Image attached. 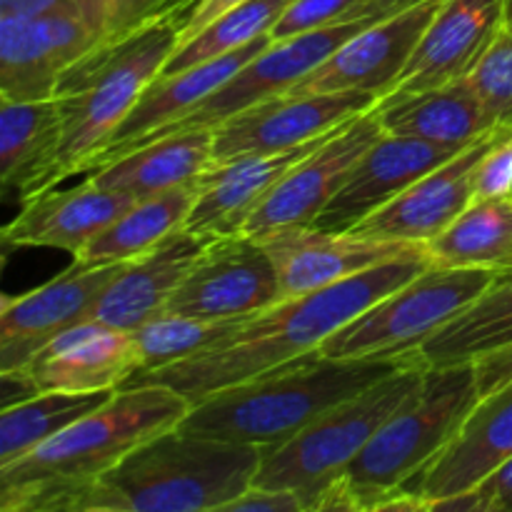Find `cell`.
Returning a JSON list of instances; mask_svg holds the SVG:
<instances>
[{
  "label": "cell",
  "instance_id": "obj_45",
  "mask_svg": "<svg viewBox=\"0 0 512 512\" xmlns=\"http://www.w3.org/2000/svg\"><path fill=\"white\" fill-rule=\"evenodd\" d=\"M503 25L512 30V0H503Z\"/></svg>",
  "mask_w": 512,
  "mask_h": 512
},
{
  "label": "cell",
  "instance_id": "obj_22",
  "mask_svg": "<svg viewBox=\"0 0 512 512\" xmlns=\"http://www.w3.org/2000/svg\"><path fill=\"white\" fill-rule=\"evenodd\" d=\"M270 43H273V38L268 35V38L255 40L253 45H245V48L235 50V53L223 55V58L218 60H210V63L195 65V68L188 70H178V73L158 75V78L143 90L138 103L133 105L128 118H125L123 123H120V128L115 130L113 138L108 140V145L100 150L93 170L103 168V165L133 153V150L140 148L145 140L158 135L160 130H165L168 125L178 123L180 118H185L190 110H195L203 100H208L215 90L223 88V85L228 83L243 65H248L255 55L263 53ZM93 170H90V173H93Z\"/></svg>",
  "mask_w": 512,
  "mask_h": 512
},
{
  "label": "cell",
  "instance_id": "obj_2",
  "mask_svg": "<svg viewBox=\"0 0 512 512\" xmlns=\"http://www.w3.org/2000/svg\"><path fill=\"white\" fill-rule=\"evenodd\" d=\"M190 408L188 398L165 385L118 390L103 408L0 468V512H68L135 448L178 428Z\"/></svg>",
  "mask_w": 512,
  "mask_h": 512
},
{
  "label": "cell",
  "instance_id": "obj_24",
  "mask_svg": "<svg viewBox=\"0 0 512 512\" xmlns=\"http://www.w3.org/2000/svg\"><path fill=\"white\" fill-rule=\"evenodd\" d=\"M335 133V130H333ZM333 133L320 135L300 148L283 150L270 155H245V158L218 163L200 178L198 198H195L185 230L208 238L238 235L245 220L255 208L278 188L280 180L315 148L325 143Z\"/></svg>",
  "mask_w": 512,
  "mask_h": 512
},
{
  "label": "cell",
  "instance_id": "obj_36",
  "mask_svg": "<svg viewBox=\"0 0 512 512\" xmlns=\"http://www.w3.org/2000/svg\"><path fill=\"white\" fill-rule=\"evenodd\" d=\"M475 198L512 195V128L498 130L473 173Z\"/></svg>",
  "mask_w": 512,
  "mask_h": 512
},
{
  "label": "cell",
  "instance_id": "obj_34",
  "mask_svg": "<svg viewBox=\"0 0 512 512\" xmlns=\"http://www.w3.org/2000/svg\"><path fill=\"white\" fill-rule=\"evenodd\" d=\"M245 320L248 318L200 320L185 318V315H160V318L150 320V323H145L143 328L133 333L140 353V363H143L138 375L170 368V365L183 363V360L195 358V355L215 348L225 338H230Z\"/></svg>",
  "mask_w": 512,
  "mask_h": 512
},
{
  "label": "cell",
  "instance_id": "obj_38",
  "mask_svg": "<svg viewBox=\"0 0 512 512\" xmlns=\"http://www.w3.org/2000/svg\"><path fill=\"white\" fill-rule=\"evenodd\" d=\"M475 375H478L480 398L512 385V345L475 360Z\"/></svg>",
  "mask_w": 512,
  "mask_h": 512
},
{
  "label": "cell",
  "instance_id": "obj_26",
  "mask_svg": "<svg viewBox=\"0 0 512 512\" xmlns=\"http://www.w3.org/2000/svg\"><path fill=\"white\" fill-rule=\"evenodd\" d=\"M378 118L385 133L463 150L495 133L468 78L410 95L380 98Z\"/></svg>",
  "mask_w": 512,
  "mask_h": 512
},
{
  "label": "cell",
  "instance_id": "obj_7",
  "mask_svg": "<svg viewBox=\"0 0 512 512\" xmlns=\"http://www.w3.org/2000/svg\"><path fill=\"white\" fill-rule=\"evenodd\" d=\"M425 373L428 368L410 355L368 390L330 408L293 440L265 453L253 488L295 493L310 508L345 478L385 420L420 388Z\"/></svg>",
  "mask_w": 512,
  "mask_h": 512
},
{
  "label": "cell",
  "instance_id": "obj_4",
  "mask_svg": "<svg viewBox=\"0 0 512 512\" xmlns=\"http://www.w3.org/2000/svg\"><path fill=\"white\" fill-rule=\"evenodd\" d=\"M268 450L183 433L155 435L85 488L68 512L118 505L133 512H205L248 493Z\"/></svg>",
  "mask_w": 512,
  "mask_h": 512
},
{
  "label": "cell",
  "instance_id": "obj_14",
  "mask_svg": "<svg viewBox=\"0 0 512 512\" xmlns=\"http://www.w3.org/2000/svg\"><path fill=\"white\" fill-rule=\"evenodd\" d=\"M258 240L273 258L283 298L330 288L393 260L430 258L428 245L380 240L355 230H325L318 225L273 230Z\"/></svg>",
  "mask_w": 512,
  "mask_h": 512
},
{
  "label": "cell",
  "instance_id": "obj_6",
  "mask_svg": "<svg viewBox=\"0 0 512 512\" xmlns=\"http://www.w3.org/2000/svg\"><path fill=\"white\" fill-rule=\"evenodd\" d=\"M183 25V20H168L133 35L60 88L63 143L50 175V188L70 175L93 170L100 150L128 118L143 90L163 75L178 50Z\"/></svg>",
  "mask_w": 512,
  "mask_h": 512
},
{
  "label": "cell",
  "instance_id": "obj_46",
  "mask_svg": "<svg viewBox=\"0 0 512 512\" xmlns=\"http://www.w3.org/2000/svg\"><path fill=\"white\" fill-rule=\"evenodd\" d=\"M485 512H500V510L493 508V505H488V510H485Z\"/></svg>",
  "mask_w": 512,
  "mask_h": 512
},
{
  "label": "cell",
  "instance_id": "obj_39",
  "mask_svg": "<svg viewBox=\"0 0 512 512\" xmlns=\"http://www.w3.org/2000/svg\"><path fill=\"white\" fill-rule=\"evenodd\" d=\"M243 3H248V0H200V3L195 5L193 13H190L188 23H185L183 30H180L178 48L183 43H188V40H193L198 33H203V30L208 28L210 23H215L220 15H225L228 10L238 8V5Z\"/></svg>",
  "mask_w": 512,
  "mask_h": 512
},
{
  "label": "cell",
  "instance_id": "obj_41",
  "mask_svg": "<svg viewBox=\"0 0 512 512\" xmlns=\"http://www.w3.org/2000/svg\"><path fill=\"white\" fill-rule=\"evenodd\" d=\"M480 488L488 493L490 505L500 512H512V458L500 470H495Z\"/></svg>",
  "mask_w": 512,
  "mask_h": 512
},
{
  "label": "cell",
  "instance_id": "obj_43",
  "mask_svg": "<svg viewBox=\"0 0 512 512\" xmlns=\"http://www.w3.org/2000/svg\"><path fill=\"white\" fill-rule=\"evenodd\" d=\"M430 500L415 490H400V493L383 498L380 503L368 505L363 512H428Z\"/></svg>",
  "mask_w": 512,
  "mask_h": 512
},
{
  "label": "cell",
  "instance_id": "obj_31",
  "mask_svg": "<svg viewBox=\"0 0 512 512\" xmlns=\"http://www.w3.org/2000/svg\"><path fill=\"white\" fill-rule=\"evenodd\" d=\"M435 268H512V195L475 198L438 238L428 243Z\"/></svg>",
  "mask_w": 512,
  "mask_h": 512
},
{
  "label": "cell",
  "instance_id": "obj_15",
  "mask_svg": "<svg viewBox=\"0 0 512 512\" xmlns=\"http://www.w3.org/2000/svg\"><path fill=\"white\" fill-rule=\"evenodd\" d=\"M440 3L443 0H415L368 25L285 95L368 93L385 98L408 68Z\"/></svg>",
  "mask_w": 512,
  "mask_h": 512
},
{
  "label": "cell",
  "instance_id": "obj_40",
  "mask_svg": "<svg viewBox=\"0 0 512 512\" xmlns=\"http://www.w3.org/2000/svg\"><path fill=\"white\" fill-rule=\"evenodd\" d=\"M305 512H363V505L358 503V498H355V493L343 478L323 498L315 500L310 508H305Z\"/></svg>",
  "mask_w": 512,
  "mask_h": 512
},
{
  "label": "cell",
  "instance_id": "obj_8",
  "mask_svg": "<svg viewBox=\"0 0 512 512\" xmlns=\"http://www.w3.org/2000/svg\"><path fill=\"white\" fill-rule=\"evenodd\" d=\"M498 275L495 270L430 265L330 335L320 353L338 360H400L415 355L443 325L475 303Z\"/></svg>",
  "mask_w": 512,
  "mask_h": 512
},
{
  "label": "cell",
  "instance_id": "obj_5",
  "mask_svg": "<svg viewBox=\"0 0 512 512\" xmlns=\"http://www.w3.org/2000/svg\"><path fill=\"white\" fill-rule=\"evenodd\" d=\"M480 400L475 363L428 368L420 388L385 420L345 473L363 508L408 490L453 443Z\"/></svg>",
  "mask_w": 512,
  "mask_h": 512
},
{
  "label": "cell",
  "instance_id": "obj_30",
  "mask_svg": "<svg viewBox=\"0 0 512 512\" xmlns=\"http://www.w3.org/2000/svg\"><path fill=\"white\" fill-rule=\"evenodd\" d=\"M512 345V273L498 280L438 330L413 358L425 368L475 363L495 350Z\"/></svg>",
  "mask_w": 512,
  "mask_h": 512
},
{
  "label": "cell",
  "instance_id": "obj_23",
  "mask_svg": "<svg viewBox=\"0 0 512 512\" xmlns=\"http://www.w3.org/2000/svg\"><path fill=\"white\" fill-rule=\"evenodd\" d=\"M210 240L213 238L208 235L183 228L143 258L130 260L98 300L90 320L135 333L145 323L165 315L170 298L185 283Z\"/></svg>",
  "mask_w": 512,
  "mask_h": 512
},
{
  "label": "cell",
  "instance_id": "obj_29",
  "mask_svg": "<svg viewBox=\"0 0 512 512\" xmlns=\"http://www.w3.org/2000/svg\"><path fill=\"white\" fill-rule=\"evenodd\" d=\"M198 190L200 178L195 183L153 195V198L135 200L85 248V253L75 263L93 268V265L130 263V260L143 258L163 240L185 228Z\"/></svg>",
  "mask_w": 512,
  "mask_h": 512
},
{
  "label": "cell",
  "instance_id": "obj_42",
  "mask_svg": "<svg viewBox=\"0 0 512 512\" xmlns=\"http://www.w3.org/2000/svg\"><path fill=\"white\" fill-rule=\"evenodd\" d=\"M490 505L488 493L483 488L470 490V493L450 495V498L430 500L428 512H485Z\"/></svg>",
  "mask_w": 512,
  "mask_h": 512
},
{
  "label": "cell",
  "instance_id": "obj_18",
  "mask_svg": "<svg viewBox=\"0 0 512 512\" xmlns=\"http://www.w3.org/2000/svg\"><path fill=\"white\" fill-rule=\"evenodd\" d=\"M495 135L498 130L460 150L455 158L430 170L425 178L415 180L398 198H393L350 230L380 240L428 245L475 200V165L483 158Z\"/></svg>",
  "mask_w": 512,
  "mask_h": 512
},
{
  "label": "cell",
  "instance_id": "obj_10",
  "mask_svg": "<svg viewBox=\"0 0 512 512\" xmlns=\"http://www.w3.org/2000/svg\"><path fill=\"white\" fill-rule=\"evenodd\" d=\"M105 35L73 15L0 18V98H58L65 80L103 55Z\"/></svg>",
  "mask_w": 512,
  "mask_h": 512
},
{
  "label": "cell",
  "instance_id": "obj_27",
  "mask_svg": "<svg viewBox=\"0 0 512 512\" xmlns=\"http://www.w3.org/2000/svg\"><path fill=\"white\" fill-rule=\"evenodd\" d=\"M213 165V128H195L148 140L133 153L88 173V178L130 200H143L195 183Z\"/></svg>",
  "mask_w": 512,
  "mask_h": 512
},
{
  "label": "cell",
  "instance_id": "obj_13",
  "mask_svg": "<svg viewBox=\"0 0 512 512\" xmlns=\"http://www.w3.org/2000/svg\"><path fill=\"white\" fill-rule=\"evenodd\" d=\"M383 133L385 130L375 108L340 125L320 148L305 155L280 180L278 188L250 213L240 233L260 238L273 230L315 225V220L333 203L338 190L353 173L355 163Z\"/></svg>",
  "mask_w": 512,
  "mask_h": 512
},
{
  "label": "cell",
  "instance_id": "obj_11",
  "mask_svg": "<svg viewBox=\"0 0 512 512\" xmlns=\"http://www.w3.org/2000/svg\"><path fill=\"white\" fill-rule=\"evenodd\" d=\"M283 300L273 258L258 238H213L170 298L165 315L200 320H243Z\"/></svg>",
  "mask_w": 512,
  "mask_h": 512
},
{
  "label": "cell",
  "instance_id": "obj_32",
  "mask_svg": "<svg viewBox=\"0 0 512 512\" xmlns=\"http://www.w3.org/2000/svg\"><path fill=\"white\" fill-rule=\"evenodd\" d=\"M118 393V390H115ZM115 393H38L0 413V468L103 408Z\"/></svg>",
  "mask_w": 512,
  "mask_h": 512
},
{
  "label": "cell",
  "instance_id": "obj_37",
  "mask_svg": "<svg viewBox=\"0 0 512 512\" xmlns=\"http://www.w3.org/2000/svg\"><path fill=\"white\" fill-rule=\"evenodd\" d=\"M205 512H305L303 500L295 493H278V490L250 488L238 498L220 503Z\"/></svg>",
  "mask_w": 512,
  "mask_h": 512
},
{
  "label": "cell",
  "instance_id": "obj_33",
  "mask_svg": "<svg viewBox=\"0 0 512 512\" xmlns=\"http://www.w3.org/2000/svg\"><path fill=\"white\" fill-rule=\"evenodd\" d=\"M290 3L293 0H248V3L228 10L215 23H210L203 33L180 45L173 58L168 60L163 73L195 68V65L210 63V60L235 53L245 45H253L255 40L268 38L273 25L278 23L280 15L285 13Z\"/></svg>",
  "mask_w": 512,
  "mask_h": 512
},
{
  "label": "cell",
  "instance_id": "obj_47",
  "mask_svg": "<svg viewBox=\"0 0 512 512\" xmlns=\"http://www.w3.org/2000/svg\"><path fill=\"white\" fill-rule=\"evenodd\" d=\"M505 273H512V268H510V270H505Z\"/></svg>",
  "mask_w": 512,
  "mask_h": 512
},
{
  "label": "cell",
  "instance_id": "obj_17",
  "mask_svg": "<svg viewBox=\"0 0 512 512\" xmlns=\"http://www.w3.org/2000/svg\"><path fill=\"white\" fill-rule=\"evenodd\" d=\"M133 333L85 320L45 345L23 370H15L38 393H115L140 373Z\"/></svg>",
  "mask_w": 512,
  "mask_h": 512
},
{
  "label": "cell",
  "instance_id": "obj_19",
  "mask_svg": "<svg viewBox=\"0 0 512 512\" xmlns=\"http://www.w3.org/2000/svg\"><path fill=\"white\" fill-rule=\"evenodd\" d=\"M458 153L460 150L445 145L383 133L355 163L353 173L315 225L325 230L355 228L360 220L388 205L415 180L425 178L430 170L440 168Z\"/></svg>",
  "mask_w": 512,
  "mask_h": 512
},
{
  "label": "cell",
  "instance_id": "obj_9",
  "mask_svg": "<svg viewBox=\"0 0 512 512\" xmlns=\"http://www.w3.org/2000/svg\"><path fill=\"white\" fill-rule=\"evenodd\" d=\"M400 8H405V5H388V8L358 15V18L353 20L328 25V28L310 30V33L293 35V38L273 40L263 53L255 55L248 65H243L223 88L215 90V93L210 95L208 100H203L198 108L190 110V113L185 115V118H180L178 123L160 130L153 138L183 133V130L195 128H218L223 120L233 118V115L243 113V110L253 108V105L263 103V100L285 95L288 90H293L295 85L303 83L313 70H318L320 65H323L335 50L343 48L350 38H355V35L363 33L368 25L378 23L380 18H385V15L395 13V10ZM145 143H148V140H145Z\"/></svg>",
  "mask_w": 512,
  "mask_h": 512
},
{
  "label": "cell",
  "instance_id": "obj_12",
  "mask_svg": "<svg viewBox=\"0 0 512 512\" xmlns=\"http://www.w3.org/2000/svg\"><path fill=\"white\" fill-rule=\"evenodd\" d=\"M128 263L80 265L55 275L40 288L10 298L0 305V375L23 370L45 345L93 315L115 278Z\"/></svg>",
  "mask_w": 512,
  "mask_h": 512
},
{
  "label": "cell",
  "instance_id": "obj_16",
  "mask_svg": "<svg viewBox=\"0 0 512 512\" xmlns=\"http://www.w3.org/2000/svg\"><path fill=\"white\" fill-rule=\"evenodd\" d=\"M380 98L368 93L278 95L213 128V160L230 163L245 155H270L300 148L368 113Z\"/></svg>",
  "mask_w": 512,
  "mask_h": 512
},
{
  "label": "cell",
  "instance_id": "obj_1",
  "mask_svg": "<svg viewBox=\"0 0 512 512\" xmlns=\"http://www.w3.org/2000/svg\"><path fill=\"white\" fill-rule=\"evenodd\" d=\"M430 265V258L393 260L330 288L278 300L263 313L245 320L215 348L170 368L135 375L125 388L165 385L195 405L218 390L233 388L290 360L315 353L330 335L363 315L385 295L403 288Z\"/></svg>",
  "mask_w": 512,
  "mask_h": 512
},
{
  "label": "cell",
  "instance_id": "obj_21",
  "mask_svg": "<svg viewBox=\"0 0 512 512\" xmlns=\"http://www.w3.org/2000/svg\"><path fill=\"white\" fill-rule=\"evenodd\" d=\"M135 200L100 188L90 178L70 190H45L23 200L20 213L3 228L10 248H58L78 260L90 243Z\"/></svg>",
  "mask_w": 512,
  "mask_h": 512
},
{
  "label": "cell",
  "instance_id": "obj_20",
  "mask_svg": "<svg viewBox=\"0 0 512 512\" xmlns=\"http://www.w3.org/2000/svg\"><path fill=\"white\" fill-rule=\"evenodd\" d=\"M500 25L503 0H443L388 95L423 93L465 78Z\"/></svg>",
  "mask_w": 512,
  "mask_h": 512
},
{
  "label": "cell",
  "instance_id": "obj_25",
  "mask_svg": "<svg viewBox=\"0 0 512 512\" xmlns=\"http://www.w3.org/2000/svg\"><path fill=\"white\" fill-rule=\"evenodd\" d=\"M512 458V385L478 400L453 443L415 480L428 500L478 490Z\"/></svg>",
  "mask_w": 512,
  "mask_h": 512
},
{
  "label": "cell",
  "instance_id": "obj_3",
  "mask_svg": "<svg viewBox=\"0 0 512 512\" xmlns=\"http://www.w3.org/2000/svg\"><path fill=\"white\" fill-rule=\"evenodd\" d=\"M408 358L338 360L315 350L198 400L178 428L225 443L275 450L330 408L398 370Z\"/></svg>",
  "mask_w": 512,
  "mask_h": 512
},
{
  "label": "cell",
  "instance_id": "obj_28",
  "mask_svg": "<svg viewBox=\"0 0 512 512\" xmlns=\"http://www.w3.org/2000/svg\"><path fill=\"white\" fill-rule=\"evenodd\" d=\"M63 143L60 98H0V180L23 200L50 190Z\"/></svg>",
  "mask_w": 512,
  "mask_h": 512
},
{
  "label": "cell",
  "instance_id": "obj_44",
  "mask_svg": "<svg viewBox=\"0 0 512 512\" xmlns=\"http://www.w3.org/2000/svg\"><path fill=\"white\" fill-rule=\"evenodd\" d=\"M73 512H133V510L118 508V505H85V508H78Z\"/></svg>",
  "mask_w": 512,
  "mask_h": 512
},
{
  "label": "cell",
  "instance_id": "obj_35",
  "mask_svg": "<svg viewBox=\"0 0 512 512\" xmlns=\"http://www.w3.org/2000/svg\"><path fill=\"white\" fill-rule=\"evenodd\" d=\"M495 128H512V30L500 25L495 38L465 75Z\"/></svg>",
  "mask_w": 512,
  "mask_h": 512
}]
</instances>
